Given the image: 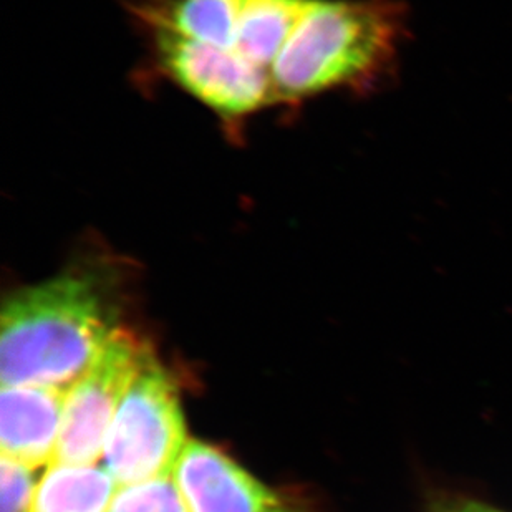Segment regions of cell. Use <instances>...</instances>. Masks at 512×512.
<instances>
[{
  "label": "cell",
  "instance_id": "8fae6325",
  "mask_svg": "<svg viewBox=\"0 0 512 512\" xmlns=\"http://www.w3.org/2000/svg\"><path fill=\"white\" fill-rule=\"evenodd\" d=\"M44 473L27 464L0 458V512H34L35 498Z\"/></svg>",
  "mask_w": 512,
  "mask_h": 512
},
{
  "label": "cell",
  "instance_id": "7c38bea8",
  "mask_svg": "<svg viewBox=\"0 0 512 512\" xmlns=\"http://www.w3.org/2000/svg\"><path fill=\"white\" fill-rule=\"evenodd\" d=\"M428 512H503L463 496H440L430 504Z\"/></svg>",
  "mask_w": 512,
  "mask_h": 512
},
{
  "label": "cell",
  "instance_id": "52a82bcc",
  "mask_svg": "<svg viewBox=\"0 0 512 512\" xmlns=\"http://www.w3.org/2000/svg\"><path fill=\"white\" fill-rule=\"evenodd\" d=\"M63 388L17 385L0 392L2 456L42 469L54 463L62 431Z\"/></svg>",
  "mask_w": 512,
  "mask_h": 512
},
{
  "label": "cell",
  "instance_id": "9c48e42d",
  "mask_svg": "<svg viewBox=\"0 0 512 512\" xmlns=\"http://www.w3.org/2000/svg\"><path fill=\"white\" fill-rule=\"evenodd\" d=\"M116 489L103 466L52 463L40 479L34 512H108Z\"/></svg>",
  "mask_w": 512,
  "mask_h": 512
},
{
  "label": "cell",
  "instance_id": "ba28073f",
  "mask_svg": "<svg viewBox=\"0 0 512 512\" xmlns=\"http://www.w3.org/2000/svg\"><path fill=\"white\" fill-rule=\"evenodd\" d=\"M307 5L309 0H241L231 44L221 50L271 80L272 67Z\"/></svg>",
  "mask_w": 512,
  "mask_h": 512
},
{
  "label": "cell",
  "instance_id": "7a4b0ae2",
  "mask_svg": "<svg viewBox=\"0 0 512 512\" xmlns=\"http://www.w3.org/2000/svg\"><path fill=\"white\" fill-rule=\"evenodd\" d=\"M405 37L397 0H309L272 67L274 107L339 90L372 92L392 77Z\"/></svg>",
  "mask_w": 512,
  "mask_h": 512
},
{
  "label": "cell",
  "instance_id": "30bf717a",
  "mask_svg": "<svg viewBox=\"0 0 512 512\" xmlns=\"http://www.w3.org/2000/svg\"><path fill=\"white\" fill-rule=\"evenodd\" d=\"M108 512H189L173 474L118 486Z\"/></svg>",
  "mask_w": 512,
  "mask_h": 512
},
{
  "label": "cell",
  "instance_id": "5b68a950",
  "mask_svg": "<svg viewBox=\"0 0 512 512\" xmlns=\"http://www.w3.org/2000/svg\"><path fill=\"white\" fill-rule=\"evenodd\" d=\"M145 345V340L120 325L87 372L68 388L54 463H102L113 416Z\"/></svg>",
  "mask_w": 512,
  "mask_h": 512
},
{
  "label": "cell",
  "instance_id": "6da1fadb",
  "mask_svg": "<svg viewBox=\"0 0 512 512\" xmlns=\"http://www.w3.org/2000/svg\"><path fill=\"white\" fill-rule=\"evenodd\" d=\"M126 267L93 244L57 276L12 292L2 305V387H72L120 327Z\"/></svg>",
  "mask_w": 512,
  "mask_h": 512
},
{
  "label": "cell",
  "instance_id": "3957f363",
  "mask_svg": "<svg viewBox=\"0 0 512 512\" xmlns=\"http://www.w3.org/2000/svg\"><path fill=\"white\" fill-rule=\"evenodd\" d=\"M188 443L176 387L146 343L113 416L102 466L118 486L171 476Z\"/></svg>",
  "mask_w": 512,
  "mask_h": 512
},
{
  "label": "cell",
  "instance_id": "277c9868",
  "mask_svg": "<svg viewBox=\"0 0 512 512\" xmlns=\"http://www.w3.org/2000/svg\"><path fill=\"white\" fill-rule=\"evenodd\" d=\"M145 37L161 75L226 125L274 107L271 80L228 50L160 32Z\"/></svg>",
  "mask_w": 512,
  "mask_h": 512
},
{
  "label": "cell",
  "instance_id": "8992f818",
  "mask_svg": "<svg viewBox=\"0 0 512 512\" xmlns=\"http://www.w3.org/2000/svg\"><path fill=\"white\" fill-rule=\"evenodd\" d=\"M173 476L189 512H319L294 494L267 488L203 441L189 440Z\"/></svg>",
  "mask_w": 512,
  "mask_h": 512
}]
</instances>
